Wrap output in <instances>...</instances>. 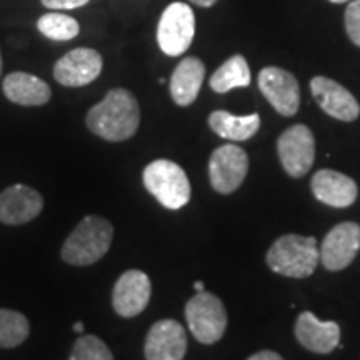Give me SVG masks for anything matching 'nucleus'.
I'll use <instances>...</instances> for the list:
<instances>
[{
	"label": "nucleus",
	"mask_w": 360,
	"mask_h": 360,
	"mask_svg": "<svg viewBox=\"0 0 360 360\" xmlns=\"http://www.w3.org/2000/svg\"><path fill=\"white\" fill-rule=\"evenodd\" d=\"M141 124V107L129 90L112 89L87 114V127L97 137L122 142L134 137Z\"/></svg>",
	"instance_id": "1"
},
{
	"label": "nucleus",
	"mask_w": 360,
	"mask_h": 360,
	"mask_svg": "<svg viewBox=\"0 0 360 360\" xmlns=\"http://www.w3.org/2000/svg\"><path fill=\"white\" fill-rule=\"evenodd\" d=\"M265 260L272 272L292 278H307L321 262V250L315 237L287 233L274 242Z\"/></svg>",
	"instance_id": "2"
},
{
	"label": "nucleus",
	"mask_w": 360,
	"mask_h": 360,
	"mask_svg": "<svg viewBox=\"0 0 360 360\" xmlns=\"http://www.w3.org/2000/svg\"><path fill=\"white\" fill-rule=\"evenodd\" d=\"M114 227L109 220L89 215L70 233L62 249V259L70 265H92L110 249Z\"/></svg>",
	"instance_id": "3"
},
{
	"label": "nucleus",
	"mask_w": 360,
	"mask_h": 360,
	"mask_svg": "<svg viewBox=\"0 0 360 360\" xmlns=\"http://www.w3.org/2000/svg\"><path fill=\"white\" fill-rule=\"evenodd\" d=\"M143 186L165 209L179 210L191 200L187 174L172 160H154L143 169Z\"/></svg>",
	"instance_id": "4"
},
{
	"label": "nucleus",
	"mask_w": 360,
	"mask_h": 360,
	"mask_svg": "<svg viewBox=\"0 0 360 360\" xmlns=\"http://www.w3.org/2000/svg\"><path fill=\"white\" fill-rule=\"evenodd\" d=\"M186 319L192 335L200 344L210 345L222 339L227 328V310L217 295L202 290L188 300Z\"/></svg>",
	"instance_id": "5"
},
{
	"label": "nucleus",
	"mask_w": 360,
	"mask_h": 360,
	"mask_svg": "<svg viewBox=\"0 0 360 360\" xmlns=\"http://www.w3.org/2000/svg\"><path fill=\"white\" fill-rule=\"evenodd\" d=\"M195 35V15L187 4L174 2L162 13L157 25V42L169 57H179L188 51Z\"/></svg>",
	"instance_id": "6"
},
{
	"label": "nucleus",
	"mask_w": 360,
	"mask_h": 360,
	"mask_svg": "<svg viewBox=\"0 0 360 360\" xmlns=\"http://www.w3.org/2000/svg\"><path fill=\"white\" fill-rule=\"evenodd\" d=\"M278 159L283 170L294 179H300L312 169L315 160V139L307 125H292L277 141Z\"/></svg>",
	"instance_id": "7"
},
{
	"label": "nucleus",
	"mask_w": 360,
	"mask_h": 360,
	"mask_svg": "<svg viewBox=\"0 0 360 360\" xmlns=\"http://www.w3.org/2000/svg\"><path fill=\"white\" fill-rule=\"evenodd\" d=\"M249 172V155L244 148L227 143L215 148L209 160V177L214 191L224 195L236 192Z\"/></svg>",
	"instance_id": "8"
},
{
	"label": "nucleus",
	"mask_w": 360,
	"mask_h": 360,
	"mask_svg": "<svg viewBox=\"0 0 360 360\" xmlns=\"http://www.w3.org/2000/svg\"><path fill=\"white\" fill-rule=\"evenodd\" d=\"M259 89L270 105L283 117H292L300 107L299 82L289 70L281 67H265L259 74Z\"/></svg>",
	"instance_id": "9"
},
{
	"label": "nucleus",
	"mask_w": 360,
	"mask_h": 360,
	"mask_svg": "<svg viewBox=\"0 0 360 360\" xmlns=\"http://www.w3.org/2000/svg\"><path fill=\"white\" fill-rule=\"evenodd\" d=\"M321 262L327 270L339 272L347 269L360 250V225L342 222L323 237L321 245Z\"/></svg>",
	"instance_id": "10"
},
{
	"label": "nucleus",
	"mask_w": 360,
	"mask_h": 360,
	"mask_svg": "<svg viewBox=\"0 0 360 360\" xmlns=\"http://www.w3.org/2000/svg\"><path fill=\"white\" fill-rule=\"evenodd\" d=\"M103 67L102 56L94 49H74L57 60L53 77L65 87H84L101 75Z\"/></svg>",
	"instance_id": "11"
},
{
	"label": "nucleus",
	"mask_w": 360,
	"mask_h": 360,
	"mask_svg": "<svg viewBox=\"0 0 360 360\" xmlns=\"http://www.w3.org/2000/svg\"><path fill=\"white\" fill-rule=\"evenodd\" d=\"M150 278L142 270H127L120 276L112 294L114 310L120 317L130 319L146 310L150 300Z\"/></svg>",
	"instance_id": "12"
},
{
	"label": "nucleus",
	"mask_w": 360,
	"mask_h": 360,
	"mask_svg": "<svg viewBox=\"0 0 360 360\" xmlns=\"http://www.w3.org/2000/svg\"><path fill=\"white\" fill-rule=\"evenodd\" d=\"M310 90L315 102L327 115L342 122H354L359 117L360 105L357 98L335 80L319 75L310 80Z\"/></svg>",
	"instance_id": "13"
},
{
	"label": "nucleus",
	"mask_w": 360,
	"mask_h": 360,
	"mask_svg": "<svg viewBox=\"0 0 360 360\" xmlns=\"http://www.w3.org/2000/svg\"><path fill=\"white\" fill-rule=\"evenodd\" d=\"M143 352L147 360H182L187 352L186 330L172 319L155 322L147 334Z\"/></svg>",
	"instance_id": "14"
},
{
	"label": "nucleus",
	"mask_w": 360,
	"mask_h": 360,
	"mask_svg": "<svg viewBox=\"0 0 360 360\" xmlns=\"http://www.w3.org/2000/svg\"><path fill=\"white\" fill-rule=\"evenodd\" d=\"M42 195L32 187L12 186L0 193V222L7 225L27 224L42 212Z\"/></svg>",
	"instance_id": "15"
},
{
	"label": "nucleus",
	"mask_w": 360,
	"mask_h": 360,
	"mask_svg": "<svg viewBox=\"0 0 360 360\" xmlns=\"http://www.w3.org/2000/svg\"><path fill=\"white\" fill-rule=\"evenodd\" d=\"M295 337L310 352L330 354L339 347L340 327L334 321H321L312 312H302L297 317Z\"/></svg>",
	"instance_id": "16"
},
{
	"label": "nucleus",
	"mask_w": 360,
	"mask_h": 360,
	"mask_svg": "<svg viewBox=\"0 0 360 360\" xmlns=\"http://www.w3.org/2000/svg\"><path fill=\"white\" fill-rule=\"evenodd\" d=\"M315 199L322 204L335 207V209H345L350 207L357 199V184L349 175L337 172V170L322 169L314 174L310 182Z\"/></svg>",
	"instance_id": "17"
},
{
	"label": "nucleus",
	"mask_w": 360,
	"mask_h": 360,
	"mask_svg": "<svg viewBox=\"0 0 360 360\" xmlns=\"http://www.w3.org/2000/svg\"><path fill=\"white\" fill-rule=\"evenodd\" d=\"M4 94L8 101L25 107L44 105L51 101L52 92L47 82L27 72H12L4 79Z\"/></svg>",
	"instance_id": "18"
},
{
	"label": "nucleus",
	"mask_w": 360,
	"mask_h": 360,
	"mask_svg": "<svg viewBox=\"0 0 360 360\" xmlns=\"http://www.w3.org/2000/svg\"><path fill=\"white\" fill-rule=\"evenodd\" d=\"M205 77V65L200 58L186 57L174 70L170 79V96L180 107L195 102Z\"/></svg>",
	"instance_id": "19"
},
{
	"label": "nucleus",
	"mask_w": 360,
	"mask_h": 360,
	"mask_svg": "<svg viewBox=\"0 0 360 360\" xmlns=\"http://www.w3.org/2000/svg\"><path fill=\"white\" fill-rule=\"evenodd\" d=\"M209 125L219 137L232 142H244L254 137L260 129V115H232L225 110H215L209 115Z\"/></svg>",
	"instance_id": "20"
},
{
	"label": "nucleus",
	"mask_w": 360,
	"mask_h": 360,
	"mask_svg": "<svg viewBox=\"0 0 360 360\" xmlns=\"http://www.w3.org/2000/svg\"><path fill=\"white\" fill-rule=\"evenodd\" d=\"M250 85V69L247 60L242 56H233L224 62L215 70L210 79V89L217 94H227L232 89L249 87Z\"/></svg>",
	"instance_id": "21"
},
{
	"label": "nucleus",
	"mask_w": 360,
	"mask_h": 360,
	"mask_svg": "<svg viewBox=\"0 0 360 360\" xmlns=\"http://www.w3.org/2000/svg\"><path fill=\"white\" fill-rule=\"evenodd\" d=\"M30 327L25 315L0 309V349H13L29 337Z\"/></svg>",
	"instance_id": "22"
},
{
	"label": "nucleus",
	"mask_w": 360,
	"mask_h": 360,
	"mask_svg": "<svg viewBox=\"0 0 360 360\" xmlns=\"http://www.w3.org/2000/svg\"><path fill=\"white\" fill-rule=\"evenodd\" d=\"M39 32L57 42L75 39L80 32L79 22L65 13H45L37 20Z\"/></svg>",
	"instance_id": "23"
},
{
	"label": "nucleus",
	"mask_w": 360,
	"mask_h": 360,
	"mask_svg": "<svg viewBox=\"0 0 360 360\" xmlns=\"http://www.w3.org/2000/svg\"><path fill=\"white\" fill-rule=\"evenodd\" d=\"M70 360H114V355L98 337L82 335L74 344Z\"/></svg>",
	"instance_id": "24"
},
{
	"label": "nucleus",
	"mask_w": 360,
	"mask_h": 360,
	"mask_svg": "<svg viewBox=\"0 0 360 360\" xmlns=\"http://www.w3.org/2000/svg\"><path fill=\"white\" fill-rule=\"evenodd\" d=\"M345 30L352 42L360 47V0H352L345 11Z\"/></svg>",
	"instance_id": "25"
},
{
	"label": "nucleus",
	"mask_w": 360,
	"mask_h": 360,
	"mask_svg": "<svg viewBox=\"0 0 360 360\" xmlns=\"http://www.w3.org/2000/svg\"><path fill=\"white\" fill-rule=\"evenodd\" d=\"M40 2L51 11H72V8L84 7L90 0H40Z\"/></svg>",
	"instance_id": "26"
},
{
	"label": "nucleus",
	"mask_w": 360,
	"mask_h": 360,
	"mask_svg": "<svg viewBox=\"0 0 360 360\" xmlns=\"http://www.w3.org/2000/svg\"><path fill=\"white\" fill-rule=\"evenodd\" d=\"M247 360H283V359L277 352H274V350H262V352L254 354Z\"/></svg>",
	"instance_id": "27"
},
{
	"label": "nucleus",
	"mask_w": 360,
	"mask_h": 360,
	"mask_svg": "<svg viewBox=\"0 0 360 360\" xmlns=\"http://www.w3.org/2000/svg\"><path fill=\"white\" fill-rule=\"evenodd\" d=\"M192 4H195V6L199 7H212L217 4V0H191Z\"/></svg>",
	"instance_id": "28"
},
{
	"label": "nucleus",
	"mask_w": 360,
	"mask_h": 360,
	"mask_svg": "<svg viewBox=\"0 0 360 360\" xmlns=\"http://www.w3.org/2000/svg\"><path fill=\"white\" fill-rule=\"evenodd\" d=\"M74 332H77V334H84V323L82 322H75L74 323Z\"/></svg>",
	"instance_id": "29"
},
{
	"label": "nucleus",
	"mask_w": 360,
	"mask_h": 360,
	"mask_svg": "<svg viewBox=\"0 0 360 360\" xmlns=\"http://www.w3.org/2000/svg\"><path fill=\"white\" fill-rule=\"evenodd\" d=\"M193 287H195V290H197V292L205 290V289H204V282H195V285H193Z\"/></svg>",
	"instance_id": "30"
},
{
	"label": "nucleus",
	"mask_w": 360,
	"mask_h": 360,
	"mask_svg": "<svg viewBox=\"0 0 360 360\" xmlns=\"http://www.w3.org/2000/svg\"><path fill=\"white\" fill-rule=\"evenodd\" d=\"M328 2H332V4H345V2H347V0H328Z\"/></svg>",
	"instance_id": "31"
},
{
	"label": "nucleus",
	"mask_w": 360,
	"mask_h": 360,
	"mask_svg": "<svg viewBox=\"0 0 360 360\" xmlns=\"http://www.w3.org/2000/svg\"><path fill=\"white\" fill-rule=\"evenodd\" d=\"M2 53H0V75H2Z\"/></svg>",
	"instance_id": "32"
}]
</instances>
